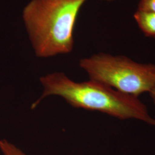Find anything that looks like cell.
Wrapping results in <instances>:
<instances>
[{"mask_svg": "<svg viewBox=\"0 0 155 155\" xmlns=\"http://www.w3.org/2000/svg\"><path fill=\"white\" fill-rule=\"evenodd\" d=\"M43 91L31 106L32 109L46 97L59 96L76 108L97 111L121 120H137L155 127V119L138 97L124 94L99 82L89 79L77 82L63 72L40 78Z\"/></svg>", "mask_w": 155, "mask_h": 155, "instance_id": "6da1fadb", "label": "cell"}, {"mask_svg": "<svg viewBox=\"0 0 155 155\" xmlns=\"http://www.w3.org/2000/svg\"><path fill=\"white\" fill-rule=\"evenodd\" d=\"M87 0H31L22 20L36 56L47 58L71 52L74 28Z\"/></svg>", "mask_w": 155, "mask_h": 155, "instance_id": "7a4b0ae2", "label": "cell"}, {"mask_svg": "<svg viewBox=\"0 0 155 155\" xmlns=\"http://www.w3.org/2000/svg\"><path fill=\"white\" fill-rule=\"evenodd\" d=\"M79 66L89 79L138 97L155 86V64L140 63L124 55L98 53L81 59Z\"/></svg>", "mask_w": 155, "mask_h": 155, "instance_id": "3957f363", "label": "cell"}, {"mask_svg": "<svg viewBox=\"0 0 155 155\" xmlns=\"http://www.w3.org/2000/svg\"><path fill=\"white\" fill-rule=\"evenodd\" d=\"M134 18L146 36L155 38V12L137 9L134 14Z\"/></svg>", "mask_w": 155, "mask_h": 155, "instance_id": "277c9868", "label": "cell"}, {"mask_svg": "<svg viewBox=\"0 0 155 155\" xmlns=\"http://www.w3.org/2000/svg\"><path fill=\"white\" fill-rule=\"evenodd\" d=\"M0 150L3 155H27L15 144L5 139L0 140Z\"/></svg>", "mask_w": 155, "mask_h": 155, "instance_id": "5b68a950", "label": "cell"}, {"mask_svg": "<svg viewBox=\"0 0 155 155\" xmlns=\"http://www.w3.org/2000/svg\"><path fill=\"white\" fill-rule=\"evenodd\" d=\"M137 9L155 13V0H140Z\"/></svg>", "mask_w": 155, "mask_h": 155, "instance_id": "8992f818", "label": "cell"}, {"mask_svg": "<svg viewBox=\"0 0 155 155\" xmlns=\"http://www.w3.org/2000/svg\"><path fill=\"white\" fill-rule=\"evenodd\" d=\"M150 98L152 101L154 105L155 106V86L151 90V91L149 93Z\"/></svg>", "mask_w": 155, "mask_h": 155, "instance_id": "52a82bcc", "label": "cell"}, {"mask_svg": "<svg viewBox=\"0 0 155 155\" xmlns=\"http://www.w3.org/2000/svg\"><path fill=\"white\" fill-rule=\"evenodd\" d=\"M102 1H111V0H102Z\"/></svg>", "mask_w": 155, "mask_h": 155, "instance_id": "ba28073f", "label": "cell"}]
</instances>
